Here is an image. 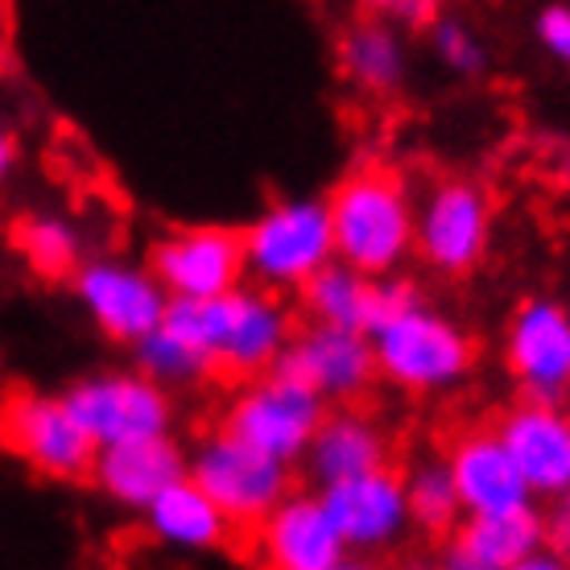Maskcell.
<instances>
[{
  "mask_svg": "<svg viewBox=\"0 0 570 570\" xmlns=\"http://www.w3.org/2000/svg\"><path fill=\"white\" fill-rule=\"evenodd\" d=\"M335 261L385 277L414 253L417 207L397 174L368 166L347 174L327 199Z\"/></svg>",
  "mask_w": 570,
  "mask_h": 570,
  "instance_id": "cell-1",
  "label": "cell"
},
{
  "mask_svg": "<svg viewBox=\"0 0 570 570\" xmlns=\"http://www.w3.org/2000/svg\"><path fill=\"white\" fill-rule=\"evenodd\" d=\"M368 340L376 372L405 393H442L459 385L475 360L468 335L422 302H410L405 311L385 318Z\"/></svg>",
  "mask_w": 570,
  "mask_h": 570,
  "instance_id": "cell-2",
  "label": "cell"
},
{
  "mask_svg": "<svg viewBox=\"0 0 570 570\" xmlns=\"http://www.w3.org/2000/svg\"><path fill=\"white\" fill-rule=\"evenodd\" d=\"M186 475L224 509L232 529H257L261 517L289 492V463L257 451L232 430H215L199 442Z\"/></svg>",
  "mask_w": 570,
  "mask_h": 570,
  "instance_id": "cell-3",
  "label": "cell"
},
{
  "mask_svg": "<svg viewBox=\"0 0 570 570\" xmlns=\"http://www.w3.org/2000/svg\"><path fill=\"white\" fill-rule=\"evenodd\" d=\"M323 414H327V401L314 389H306L289 372L269 368L261 376H248V385L236 393L224 414V430L294 468L306 455Z\"/></svg>",
  "mask_w": 570,
  "mask_h": 570,
  "instance_id": "cell-4",
  "label": "cell"
},
{
  "mask_svg": "<svg viewBox=\"0 0 570 570\" xmlns=\"http://www.w3.org/2000/svg\"><path fill=\"white\" fill-rule=\"evenodd\" d=\"M244 240V265L265 289H298L306 277L335 261L331 212L318 199H289L261 215Z\"/></svg>",
  "mask_w": 570,
  "mask_h": 570,
  "instance_id": "cell-5",
  "label": "cell"
},
{
  "mask_svg": "<svg viewBox=\"0 0 570 570\" xmlns=\"http://www.w3.org/2000/svg\"><path fill=\"white\" fill-rule=\"evenodd\" d=\"M0 446L50 480H79L96 463V439L71 414L67 397L13 393L0 401Z\"/></svg>",
  "mask_w": 570,
  "mask_h": 570,
  "instance_id": "cell-6",
  "label": "cell"
},
{
  "mask_svg": "<svg viewBox=\"0 0 570 570\" xmlns=\"http://www.w3.org/2000/svg\"><path fill=\"white\" fill-rule=\"evenodd\" d=\"M318 497L327 504L347 554H389L414 529L410 500H405V475H397L393 468H376L340 480V484H327Z\"/></svg>",
  "mask_w": 570,
  "mask_h": 570,
  "instance_id": "cell-7",
  "label": "cell"
},
{
  "mask_svg": "<svg viewBox=\"0 0 570 570\" xmlns=\"http://www.w3.org/2000/svg\"><path fill=\"white\" fill-rule=\"evenodd\" d=\"M492 232V203L475 183H439L417 207L414 248L430 269L439 273H471L480 265Z\"/></svg>",
  "mask_w": 570,
  "mask_h": 570,
  "instance_id": "cell-8",
  "label": "cell"
},
{
  "mask_svg": "<svg viewBox=\"0 0 570 570\" xmlns=\"http://www.w3.org/2000/svg\"><path fill=\"white\" fill-rule=\"evenodd\" d=\"M71 414L83 422V430L96 439V446L112 442L149 439V434H170V397L166 389L149 381L145 372H112V376H91L67 393Z\"/></svg>",
  "mask_w": 570,
  "mask_h": 570,
  "instance_id": "cell-9",
  "label": "cell"
},
{
  "mask_svg": "<svg viewBox=\"0 0 570 570\" xmlns=\"http://www.w3.org/2000/svg\"><path fill=\"white\" fill-rule=\"evenodd\" d=\"M273 368L298 376L323 401H356L376 376V356L364 331L311 323L306 331H294V340Z\"/></svg>",
  "mask_w": 570,
  "mask_h": 570,
  "instance_id": "cell-10",
  "label": "cell"
},
{
  "mask_svg": "<svg viewBox=\"0 0 570 570\" xmlns=\"http://www.w3.org/2000/svg\"><path fill=\"white\" fill-rule=\"evenodd\" d=\"M154 277L170 298H215L248 277L244 240L228 228H183L154 244Z\"/></svg>",
  "mask_w": 570,
  "mask_h": 570,
  "instance_id": "cell-11",
  "label": "cell"
},
{
  "mask_svg": "<svg viewBox=\"0 0 570 570\" xmlns=\"http://www.w3.org/2000/svg\"><path fill=\"white\" fill-rule=\"evenodd\" d=\"M302 289V311L311 314V323H331V327H352V331H372L381 327L385 318L405 311L417 294L410 282H393V277H372L360 273L343 261H327L323 269L306 277Z\"/></svg>",
  "mask_w": 570,
  "mask_h": 570,
  "instance_id": "cell-12",
  "label": "cell"
},
{
  "mask_svg": "<svg viewBox=\"0 0 570 570\" xmlns=\"http://www.w3.org/2000/svg\"><path fill=\"white\" fill-rule=\"evenodd\" d=\"M75 289L87 314L100 323L104 335H112L120 343H137L141 335L161 323L166 314V285L157 282L154 269H132L120 261H91L75 269Z\"/></svg>",
  "mask_w": 570,
  "mask_h": 570,
  "instance_id": "cell-13",
  "label": "cell"
},
{
  "mask_svg": "<svg viewBox=\"0 0 570 570\" xmlns=\"http://www.w3.org/2000/svg\"><path fill=\"white\" fill-rule=\"evenodd\" d=\"M261 558L277 570H340L352 562L323 497L285 492L257 525Z\"/></svg>",
  "mask_w": 570,
  "mask_h": 570,
  "instance_id": "cell-14",
  "label": "cell"
},
{
  "mask_svg": "<svg viewBox=\"0 0 570 570\" xmlns=\"http://www.w3.org/2000/svg\"><path fill=\"white\" fill-rule=\"evenodd\" d=\"M504 352L525 397L562 401L570 393V314L558 302H525L509 327Z\"/></svg>",
  "mask_w": 570,
  "mask_h": 570,
  "instance_id": "cell-15",
  "label": "cell"
},
{
  "mask_svg": "<svg viewBox=\"0 0 570 570\" xmlns=\"http://www.w3.org/2000/svg\"><path fill=\"white\" fill-rule=\"evenodd\" d=\"M500 442L509 446L517 471L525 475L533 497L558 500L570 492V417L554 401L517 405L500 417Z\"/></svg>",
  "mask_w": 570,
  "mask_h": 570,
  "instance_id": "cell-16",
  "label": "cell"
},
{
  "mask_svg": "<svg viewBox=\"0 0 570 570\" xmlns=\"http://www.w3.org/2000/svg\"><path fill=\"white\" fill-rule=\"evenodd\" d=\"M289 340H294V318L273 298V289L236 285L228 294V323H224V340L215 352V372L240 376V381L261 376L282 360Z\"/></svg>",
  "mask_w": 570,
  "mask_h": 570,
  "instance_id": "cell-17",
  "label": "cell"
},
{
  "mask_svg": "<svg viewBox=\"0 0 570 570\" xmlns=\"http://www.w3.org/2000/svg\"><path fill=\"white\" fill-rule=\"evenodd\" d=\"M446 468L455 475L459 504L463 517H484V513H509L533 500L525 475L517 471L509 446L500 442L497 430H468L459 434Z\"/></svg>",
  "mask_w": 570,
  "mask_h": 570,
  "instance_id": "cell-18",
  "label": "cell"
},
{
  "mask_svg": "<svg viewBox=\"0 0 570 570\" xmlns=\"http://www.w3.org/2000/svg\"><path fill=\"white\" fill-rule=\"evenodd\" d=\"M546 546V517L533 504L509 513L463 517L451 529L446 567L459 570H525V562Z\"/></svg>",
  "mask_w": 570,
  "mask_h": 570,
  "instance_id": "cell-19",
  "label": "cell"
},
{
  "mask_svg": "<svg viewBox=\"0 0 570 570\" xmlns=\"http://www.w3.org/2000/svg\"><path fill=\"white\" fill-rule=\"evenodd\" d=\"M91 475L96 484L125 509H141L166 492L174 480L186 475V455L183 446L170 439V434H149V439H129V442H112V446H100L96 451V463H91Z\"/></svg>",
  "mask_w": 570,
  "mask_h": 570,
  "instance_id": "cell-20",
  "label": "cell"
},
{
  "mask_svg": "<svg viewBox=\"0 0 570 570\" xmlns=\"http://www.w3.org/2000/svg\"><path fill=\"white\" fill-rule=\"evenodd\" d=\"M302 459L314 484H340L364 471L389 468V434L360 410H327Z\"/></svg>",
  "mask_w": 570,
  "mask_h": 570,
  "instance_id": "cell-21",
  "label": "cell"
},
{
  "mask_svg": "<svg viewBox=\"0 0 570 570\" xmlns=\"http://www.w3.org/2000/svg\"><path fill=\"white\" fill-rule=\"evenodd\" d=\"M145 525L170 550H219L232 538V521L190 475L174 480L145 504Z\"/></svg>",
  "mask_w": 570,
  "mask_h": 570,
  "instance_id": "cell-22",
  "label": "cell"
},
{
  "mask_svg": "<svg viewBox=\"0 0 570 570\" xmlns=\"http://www.w3.org/2000/svg\"><path fill=\"white\" fill-rule=\"evenodd\" d=\"M343 71L352 75L364 91H393L405 75V50L401 38L381 21H364V26L343 33Z\"/></svg>",
  "mask_w": 570,
  "mask_h": 570,
  "instance_id": "cell-23",
  "label": "cell"
},
{
  "mask_svg": "<svg viewBox=\"0 0 570 570\" xmlns=\"http://www.w3.org/2000/svg\"><path fill=\"white\" fill-rule=\"evenodd\" d=\"M405 500H410V517L414 525L430 538L451 533L463 521V504H459L455 475L446 468V459H422L410 475H405Z\"/></svg>",
  "mask_w": 570,
  "mask_h": 570,
  "instance_id": "cell-24",
  "label": "cell"
},
{
  "mask_svg": "<svg viewBox=\"0 0 570 570\" xmlns=\"http://www.w3.org/2000/svg\"><path fill=\"white\" fill-rule=\"evenodd\" d=\"M132 347H137V364H141V372L149 376V381H157L161 389L195 385V381H203V376H215L212 360L203 356L199 347H190L183 335H174L170 327H161V323H157L149 335H141Z\"/></svg>",
  "mask_w": 570,
  "mask_h": 570,
  "instance_id": "cell-25",
  "label": "cell"
},
{
  "mask_svg": "<svg viewBox=\"0 0 570 570\" xmlns=\"http://www.w3.org/2000/svg\"><path fill=\"white\" fill-rule=\"evenodd\" d=\"M17 248L26 265L38 277H50V282H62V277H75L79 269V236H75L71 224H62L55 215H33L17 228Z\"/></svg>",
  "mask_w": 570,
  "mask_h": 570,
  "instance_id": "cell-26",
  "label": "cell"
},
{
  "mask_svg": "<svg viewBox=\"0 0 570 570\" xmlns=\"http://www.w3.org/2000/svg\"><path fill=\"white\" fill-rule=\"evenodd\" d=\"M434 50L442 55V62L459 75H475L484 67V46L475 42V33L468 26H459V21H439L434 26Z\"/></svg>",
  "mask_w": 570,
  "mask_h": 570,
  "instance_id": "cell-27",
  "label": "cell"
},
{
  "mask_svg": "<svg viewBox=\"0 0 570 570\" xmlns=\"http://www.w3.org/2000/svg\"><path fill=\"white\" fill-rule=\"evenodd\" d=\"M538 38H542V46L562 62V67H570V9L567 4H550V9L538 17Z\"/></svg>",
  "mask_w": 570,
  "mask_h": 570,
  "instance_id": "cell-28",
  "label": "cell"
},
{
  "mask_svg": "<svg viewBox=\"0 0 570 570\" xmlns=\"http://www.w3.org/2000/svg\"><path fill=\"white\" fill-rule=\"evenodd\" d=\"M360 4H368L376 13H405L414 21H426L434 13V0H360Z\"/></svg>",
  "mask_w": 570,
  "mask_h": 570,
  "instance_id": "cell-29",
  "label": "cell"
},
{
  "mask_svg": "<svg viewBox=\"0 0 570 570\" xmlns=\"http://www.w3.org/2000/svg\"><path fill=\"white\" fill-rule=\"evenodd\" d=\"M13 166H17V141L4 129H0V183L13 174Z\"/></svg>",
  "mask_w": 570,
  "mask_h": 570,
  "instance_id": "cell-30",
  "label": "cell"
},
{
  "mask_svg": "<svg viewBox=\"0 0 570 570\" xmlns=\"http://www.w3.org/2000/svg\"><path fill=\"white\" fill-rule=\"evenodd\" d=\"M567 567H570V554H567Z\"/></svg>",
  "mask_w": 570,
  "mask_h": 570,
  "instance_id": "cell-31",
  "label": "cell"
},
{
  "mask_svg": "<svg viewBox=\"0 0 570 570\" xmlns=\"http://www.w3.org/2000/svg\"><path fill=\"white\" fill-rule=\"evenodd\" d=\"M567 417H570V410H567Z\"/></svg>",
  "mask_w": 570,
  "mask_h": 570,
  "instance_id": "cell-32",
  "label": "cell"
},
{
  "mask_svg": "<svg viewBox=\"0 0 570 570\" xmlns=\"http://www.w3.org/2000/svg\"><path fill=\"white\" fill-rule=\"evenodd\" d=\"M567 497H570V492H567Z\"/></svg>",
  "mask_w": 570,
  "mask_h": 570,
  "instance_id": "cell-33",
  "label": "cell"
}]
</instances>
